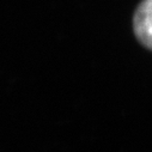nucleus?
<instances>
[{
  "instance_id": "f257e3e1",
  "label": "nucleus",
  "mask_w": 152,
  "mask_h": 152,
  "mask_svg": "<svg viewBox=\"0 0 152 152\" xmlns=\"http://www.w3.org/2000/svg\"><path fill=\"white\" fill-rule=\"evenodd\" d=\"M133 28L141 45L152 50V0H142L137 7Z\"/></svg>"
}]
</instances>
